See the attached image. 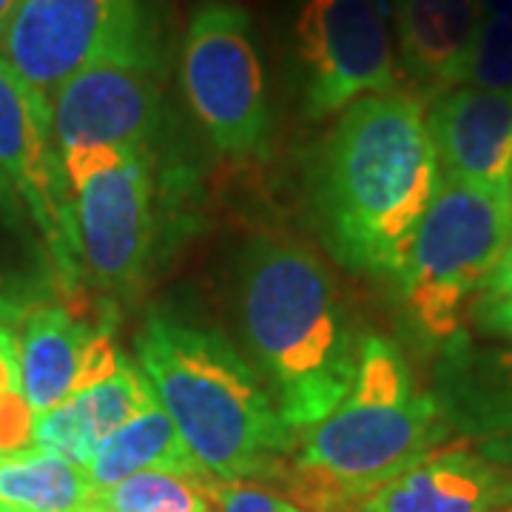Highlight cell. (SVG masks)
<instances>
[{"instance_id": "6da1fadb", "label": "cell", "mask_w": 512, "mask_h": 512, "mask_svg": "<svg viewBox=\"0 0 512 512\" xmlns=\"http://www.w3.org/2000/svg\"><path fill=\"white\" fill-rule=\"evenodd\" d=\"M439 180L421 97L387 92L350 103L313 171L330 254L356 274H399Z\"/></svg>"}, {"instance_id": "7a4b0ae2", "label": "cell", "mask_w": 512, "mask_h": 512, "mask_svg": "<svg viewBox=\"0 0 512 512\" xmlns=\"http://www.w3.org/2000/svg\"><path fill=\"white\" fill-rule=\"evenodd\" d=\"M239 322L293 430L345 402L362 342L319 256L291 239H251L239 256Z\"/></svg>"}, {"instance_id": "3957f363", "label": "cell", "mask_w": 512, "mask_h": 512, "mask_svg": "<svg viewBox=\"0 0 512 512\" xmlns=\"http://www.w3.org/2000/svg\"><path fill=\"white\" fill-rule=\"evenodd\" d=\"M134 348L154 399L202 473L220 481L271 476L293 450L296 430L222 333L154 313Z\"/></svg>"}, {"instance_id": "277c9868", "label": "cell", "mask_w": 512, "mask_h": 512, "mask_svg": "<svg viewBox=\"0 0 512 512\" xmlns=\"http://www.w3.org/2000/svg\"><path fill=\"white\" fill-rule=\"evenodd\" d=\"M441 439L439 402L416 390L402 350L384 336H367L345 402L293 444L296 493L319 510L365 501L430 456Z\"/></svg>"}, {"instance_id": "5b68a950", "label": "cell", "mask_w": 512, "mask_h": 512, "mask_svg": "<svg viewBox=\"0 0 512 512\" xmlns=\"http://www.w3.org/2000/svg\"><path fill=\"white\" fill-rule=\"evenodd\" d=\"M512 245V188L441 177L396 274L413 322L430 339H450L478 288Z\"/></svg>"}, {"instance_id": "8992f818", "label": "cell", "mask_w": 512, "mask_h": 512, "mask_svg": "<svg viewBox=\"0 0 512 512\" xmlns=\"http://www.w3.org/2000/svg\"><path fill=\"white\" fill-rule=\"evenodd\" d=\"M180 86L217 151L254 157L268 143L271 111L251 15L231 0H205L180 52Z\"/></svg>"}, {"instance_id": "52a82bcc", "label": "cell", "mask_w": 512, "mask_h": 512, "mask_svg": "<svg viewBox=\"0 0 512 512\" xmlns=\"http://www.w3.org/2000/svg\"><path fill=\"white\" fill-rule=\"evenodd\" d=\"M163 120V66L151 29L89 60L52 97L60 160L80 151L148 154Z\"/></svg>"}, {"instance_id": "ba28073f", "label": "cell", "mask_w": 512, "mask_h": 512, "mask_svg": "<svg viewBox=\"0 0 512 512\" xmlns=\"http://www.w3.org/2000/svg\"><path fill=\"white\" fill-rule=\"evenodd\" d=\"M72 197L74 254L94 285L131 293L151 251V180L146 154L80 151L63 157Z\"/></svg>"}, {"instance_id": "9c48e42d", "label": "cell", "mask_w": 512, "mask_h": 512, "mask_svg": "<svg viewBox=\"0 0 512 512\" xmlns=\"http://www.w3.org/2000/svg\"><path fill=\"white\" fill-rule=\"evenodd\" d=\"M293 40L311 117H328L359 97L399 86L393 46L373 0H302Z\"/></svg>"}, {"instance_id": "30bf717a", "label": "cell", "mask_w": 512, "mask_h": 512, "mask_svg": "<svg viewBox=\"0 0 512 512\" xmlns=\"http://www.w3.org/2000/svg\"><path fill=\"white\" fill-rule=\"evenodd\" d=\"M148 29L143 0H20L0 49L12 69L52 103L89 60Z\"/></svg>"}, {"instance_id": "8fae6325", "label": "cell", "mask_w": 512, "mask_h": 512, "mask_svg": "<svg viewBox=\"0 0 512 512\" xmlns=\"http://www.w3.org/2000/svg\"><path fill=\"white\" fill-rule=\"evenodd\" d=\"M0 177L29 205L57 271H77L72 197L52 134V103L0 57Z\"/></svg>"}, {"instance_id": "7c38bea8", "label": "cell", "mask_w": 512, "mask_h": 512, "mask_svg": "<svg viewBox=\"0 0 512 512\" xmlns=\"http://www.w3.org/2000/svg\"><path fill=\"white\" fill-rule=\"evenodd\" d=\"M18 359L20 393L35 413H46L111 376L123 356L106 330H94L60 305H40L23 319Z\"/></svg>"}, {"instance_id": "4fadbf2b", "label": "cell", "mask_w": 512, "mask_h": 512, "mask_svg": "<svg viewBox=\"0 0 512 512\" xmlns=\"http://www.w3.org/2000/svg\"><path fill=\"white\" fill-rule=\"evenodd\" d=\"M424 117L441 177L512 188V89L453 86Z\"/></svg>"}, {"instance_id": "5bb4252c", "label": "cell", "mask_w": 512, "mask_h": 512, "mask_svg": "<svg viewBox=\"0 0 512 512\" xmlns=\"http://www.w3.org/2000/svg\"><path fill=\"white\" fill-rule=\"evenodd\" d=\"M512 484L487 458L467 450H433L402 476L359 501L356 512H495Z\"/></svg>"}, {"instance_id": "9a60e30c", "label": "cell", "mask_w": 512, "mask_h": 512, "mask_svg": "<svg viewBox=\"0 0 512 512\" xmlns=\"http://www.w3.org/2000/svg\"><path fill=\"white\" fill-rule=\"evenodd\" d=\"M154 404L157 399L146 373L123 356L111 376L74 393L52 410L37 413L32 447L69 458L86 470L100 441Z\"/></svg>"}, {"instance_id": "2e32d148", "label": "cell", "mask_w": 512, "mask_h": 512, "mask_svg": "<svg viewBox=\"0 0 512 512\" xmlns=\"http://www.w3.org/2000/svg\"><path fill=\"white\" fill-rule=\"evenodd\" d=\"M481 20V0H399V55L407 77L436 97L458 86Z\"/></svg>"}, {"instance_id": "e0dca14e", "label": "cell", "mask_w": 512, "mask_h": 512, "mask_svg": "<svg viewBox=\"0 0 512 512\" xmlns=\"http://www.w3.org/2000/svg\"><path fill=\"white\" fill-rule=\"evenodd\" d=\"M146 470L208 476L188 453L174 421L165 416L160 404L148 407L137 419L117 427L109 439L100 441L92 461L86 464V476L92 481L94 493L106 490L134 473H146Z\"/></svg>"}, {"instance_id": "ac0fdd59", "label": "cell", "mask_w": 512, "mask_h": 512, "mask_svg": "<svg viewBox=\"0 0 512 512\" xmlns=\"http://www.w3.org/2000/svg\"><path fill=\"white\" fill-rule=\"evenodd\" d=\"M94 487L69 458L26 447L0 453V512H86Z\"/></svg>"}, {"instance_id": "d6986e66", "label": "cell", "mask_w": 512, "mask_h": 512, "mask_svg": "<svg viewBox=\"0 0 512 512\" xmlns=\"http://www.w3.org/2000/svg\"><path fill=\"white\" fill-rule=\"evenodd\" d=\"M214 478L146 470L97 490L92 498L100 512H211Z\"/></svg>"}, {"instance_id": "ffe728a7", "label": "cell", "mask_w": 512, "mask_h": 512, "mask_svg": "<svg viewBox=\"0 0 512 512\" xmlns=\"http://www.w3.org/2000/svg\"><path fill=\"white\" fill-rule=\"evenodd\" d=\"M458 86L512 89V20L484 15Z\"/></svg>"}, {"instance_id": "44dd1931", "label": "cell", "mask_w": 512, "mask_h": 512, "mask_svg": "<svg viewBox=\"0 0 512 512\" xmlns=\"http://www.w3.org/2000/svg\"><path fill=\"white\" fill-rule=\"evenodd\" d=\"M470 316L484 333L512 339V245L498 259L487 282L478 288Z\"/></svg>"}, {"instance_id": "7402d4cb", "label": "cell", "mask_w": 512, "mask_h": 512, "mask_svg": "<svg viewBox=\"0 0 512 512\" xmlns=\"http://www.w3.org/2000/svg\"><path fill=\"white\" fill-rule=\"evenodd\" d=\"M214 501H217V512H308L288 498H279L245 481L214 484Z\"/></svg>"}, {"instance_id": "603a6c76", "label": "cell", "mask_w": 512, "mask_h": 512, "mask_svg": "<svg viewBox=\"0 0 512 512\" xmlns=\"http://www.w3.org/2000/svg\"><path fill=\"white\" fill-rule=\"evenodd\" d=\"M35 410L20 390L0 393V453H15L32 447L35 436Z\"/></svg>"}, {"instance_id": "cb8c5ba5", "label": "cell", "mask_w": 512, "mask_h": 512, "mask_svg": "<svg viewBox=\"0 0 512 512\" xmlns=\"http://www.w3.org/2000/svg\"><path fill=\"white\" fill-rule=\"evenodd\" d=\"M20 390V359L15 333L0 325V393Z\"/></svg>"}, {"instance_id": "d4e9b609", "label": "cell", "mask_w": 512, "mask_h": 512, "mask_svg": "<svg viewBox=\"0 0 512 512\" xmlns=\"http://www.w3.org/2000/svg\"><path fill=\"white\" fill-rule=\"evenodd\" d=\"M481 6H484V15L490 18L512 20V0H481Z\"/></svg>"}, {"instance_id": "484cf974", "label": "cell", "mask_w": 512, "mask_h": 512, "mask_svg": "<svg viewBox=\"0 0 512 512\" xmlns=\"http://www.w3.org/2000/svg\"><path fill=\"white\" fill-rule=\"evenodd\" d=\"M18 6L20 0H0V43H3V35H6V29H9V20L18 12Z\"/></svg>"}, {"instance_id": "4316f807", "label": "cell", "mask_w": 512, "mask_h": 512, "mask_svg": "<svg viewBox=\"0 0 512 512\" xmlns=\"http://www.w3.org/2000/svg\"><path fill=\"white\" fill-rule=\"evenodd\" d=\"M498 453H493V458H507V461H512V424L510 430L504 433V439L498 441V447H495Z\"/></svg>"}, {"instance_id": "83f0119b", "label": "cell", "mask_w": 512, "mask_h": 512, "mask_svg": "<svg viewBox=\"0 0 512 512\" xmlns=\"http://www.w3.org/2000/svg\"><path fill=\"white\" fill-rule=\"evenodd\" d=\"M495 512H512V504H507V507H498Z\"/></svg>"}]
</instances>
